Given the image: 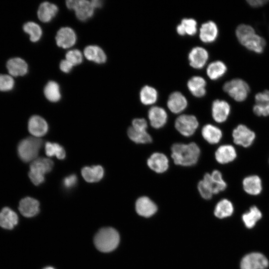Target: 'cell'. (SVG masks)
I'll list each match as a JSON object with an SVG mask.
<instances>
[{"label": "cell", "mask_w": 269, "mask_h": 269, "mask_svg": "<svg viewBox=\"0 0 269 269\" xmlns=\"http://www.w3.org/2000/svg\"><path fill=\"white\" fill-rule=\"evenodd\" d=\"M168 163L167 156L160 152L153 153L147 160V164L149 168L157 173L165 172L168 168Z\"/></svg>", "instance_id": "18"}, {"label": "cell", "mask_w": 269, "mask_h": 269, "mask_svg": "<svg viewBox=\"0 0 269 269\" xmlns=\"http://www.w3.org/2000/svg\"><path fill=\"white\" fill-rule=\"evenodd\" d=\"M214 186V194H219L225 191L228 185L223 178L222 172L217 169L214 170L210 174Z\"/></svg>", "instance_id": "40"}, {"label": "cell", "mask_w": 269, "mask_h": 269, "mask_svg": "<svg viewBox=\"0 0 269 269\" xmlns=\"http://www.w3.org/2000/svg\"><path fill=\"white\" fill-rule=\"evenodd\" d=\"M120 242L118 232L112 228L101 229L94 238L97 249L102 252H110L115 250Z\"/></svg>", "instance_id": "4"}, {"label": "cell", "mask_w": 269, "mask_h": 269, "mask_svg": "<svg viewBox=\"0 0 269 269\" xmlns=\"http://www.w3.org/2000/svg\"><path fill=\"white\" fill-rule=\"evenodd\" d=\"M218 32L217 24L213 21H208L200 28L199 38L204 43H212L217 39Z\"/></svg>", "instance_id": "24"}, {"label": "cell", "mask_w": 269, "mask_h": 269, "mask_svg": "<svg viewBox=\"0 0 269 269\" xmlns=\"http://www.w3.org/2000/svg\"><path fill=\"white\" fill-rule=\"evenodd\" d=\"M58 11V8L55 4L48 1H44L39 6L37 16L40 21L48 22L56 15Z\"/></svg>", "instance_id": "27"}, {"label": "cell", "mask_w": 269, "mask_h": 269, "mask_svg": "<svg viewBox=\"0 0 269 269\" xmlns=\"http://www.w3.org/2000/svg\"><path fill=\"white\" fill-rule=\"evenodd\" d=\"M223 90L238 103L245 101L250 92V87L248 83L238 78L225 82L223 86Z\"/></svg>", "instance_id": "6"}, {"label": "cell", "mask_w": 269, "mask_h": 269, "mask_svg": "<svg viewBox=\"0 0 269 269\" xmlns=\"http://www.w3.org/2000/svg\"><path fill=\"white\" fill-rule=\"evenodd\" d=\"M77 40L74 30L69 27H63L57 31L55 40L57 46L66 49L72 47Z\"/></svg>", "instance_id": "15"}, {"label": "cell", "mask_w": 269, "mask_h": 269, "mask_svg": "<svg viewBox=\"0 0 269 269\" xmlns=\"http://www.w3.org/2000/svg\"><path fill=\"white\" fill-rule=\"evenodd\" d=\"M187 104L185 97L178 91L172 93L167 102L168 108L174 114H179L183 111L187 107Z\"/></svg>", "instance_id": "23"}, {"label": "cell", "mask_w": 269, "mask_h": 269, "mask_svg": "<svg viewBox=\"0 0 269 269\" xmlns=\"http://www.w3.org/2000/svg\"><path fill=\"white\" fill-rule=\"evenodd\" d=\"M174 126L180 134L188 137L194 134L198 127L199 123L194 116L183 114L176 118Z\"/></svg>", "instance_id": "11"}, {"label": "cell", "mask_w": 269, "mask_h": 269, "mask_svg": "<svg viewBox=\"0 0 269 269\" xmlns=\"http://www.w3.org/2000/svg\"><path fill=\"white\" fill-rule=\"evenodd\" d=\"M44 94L46 99L50 102H56L61 97L60 87L54 81H49L44 88Z\"/></svg>", "instance_id": "37"}, {"label": "cell", "mask_w": 269, "mask_h": 269, "mask_svg": "<svg viewBox=\"0 0 269 269\" xmlns=\"http://www.w3.org/2000/svg\"><path fill=\"white\" fill-rule=\"evenodd\" d=\"M248 4L252 7L258 8L262 7L269 2L268 0H247Z\"/></svg>", "instance_id": "47"}, {"label": "cell", "mask_w": 269, "mask_h": 269, "mask_svg": "<svg viewBox=\"0 0 269 269\" xmlns=\"http://www.w3.org/2000/svg\"><path fill=\"white\" fill-rule=\"evenodd\" d=\"M171 156L174 163L183 166L195 165L200 155V149L195 142L174 143L171 146Z\"/></svg>", "instance_id": "2"}, {"label": "cell", "mask_w": 269, "mask_h": 269, "mask_svg": "<svg viewBox=\"0 0 269 269\" xmlns=\"http://www.w3.org/2000/svg\"><path fill=\"white\" fill-rule=\"evenodd\" d=\"M268 164L269 165V158H268Z\"/></svg>", "instance_id": "50"}, {"label": "cell", "mask_w": 269, "mask_h": 269, "mask_svg": "<svg viewBox=\"0 0 269 269\" xmlns=\"http://www.w3.org/2000/svg\"><path fill=\"white\" fill-rule=\"evenodd\" d=\"M209 58L207 51L202 47H193L188 55L189 64L195 69H201L206 64Z\"/></svg>", "instance_id": "16"}, {"label": "cell", "mask_w": 269, "mask_h": 269, "mask_svg": "<svg viewBox=\"0 0 269 269\" xmlns=\"http://www.w3.org/2000/svg\"><path fill=\"white\" fill-rule=\"evenodd\" d=\"M262 217L261 210L257 205H253L242 214L241 219L245 227L248 229H251L256 226Z\"/></svg>", "instance_id": "20"}, {"label": "cell", "mask_w": 269, "mask_h": 269, "mask_svg": "<svg viewBox=\"0 0 269 269\" xmlns=\"http://www.w3.org/2000/svg\"><path fill=\"white\" fill-rule=\"evenodd\" d=\"M231 112L230 104L225 100L216 99L212 104V116L215 122L223 124L229 119Z\"/></svg>", "instance_id": "14"}, {"label": "cell", "mask_w": 269, "mask_h": 269, "mask_svg": "<svg viewBox=\"0 0 269 269\" xmlns=\"http://www.w3.org/2000/svg\"><path fill=\"white\" fill-rule=\"evenodd\" d=\"M231 137L233 143L236 146L248 149L255 143L257 134L254 130L246 124L239 123L233 129Z\"/></svg>", "instance_id": "3"}, {"label": "cell", "mask_w": 269, "mask_h": 269, "mask_svg": "<svg viewBox=\"0 0 269 269\" xmlns=\"http://www.w3.org/2000/svg\"><path fill=\"white\" fill-rule=\"evenodd\" d=\"M197 187L200 194L204 199L209 200L212 198L214 193L208 173H206L203 180L199 182Z\"/></svg>", "instance_id": "39"}, {"label": "cell", "mask_w": 269, "mask_h": 269, "mask_svg": "<svg viewBox=\"0 0 269 269\" xmlns=\"http://www.w3.org/2000/svg\"><path fill=\"white\" fill-rule=\"evenodd\" d=\"M91 1V3L94 8H100L102 5V1L100 0H92Z\"/></svg>", "instance_id": "48"}, {"label": "cell", "mask_w": 269, "mask_h": 269, "mask_svg": "<svg viewBox=\"0 0 269 269\" xmlns=\"http://www.w3.org/2000/svg\"><path fill=\"white\" fill-rule=\"evenodd\" d=\"M6 66L9 74L12 77L23 76L28 72V65L20 57H13L6 62Z\"/></svg>", "instance_id": "21"}, {"label": "cell", "mask_w": 269, "mask_h": 269, "mask_svg": "<svg viewBox=\"0 0 269 269\" xmlns=\"http://www.w3.org/2000/svg\"><path fill=\"white\" fill-rule=\"evenodd\" d=\"M135 210L140 216L149 217L155 213L157 207L148 197L142 196L138 198L135 202Z\"/></svg>", "instance_id": "22"}, {"label": "cell", "mask_w": 269, "mask_h": 269, "mask_svg": "<svg viewBox=\"0 0 269 269\" xmlns=\"http://www.w3.org/2000/svg\"><path fill=\"white\" fill-rule=\"evenodd\" d=\"M73 66H74L66 59L61 60L59 65L60 70L66 73L70 72Z\"/></svg>", "instance_id": "46"}, {"label": "cell", "mask_w": 269, "mask_h": 269, "mask_svg": "<svg viewBox=\"0 0 269 269\" xmlns=\"http://www.w3.org/2000/svg\"><path fill=\"white\" fill-rule=\"evenodd\" d=\"M84 55L88 60L98 64L104 63L107 60L105 52L97 45H90L86 46L84 50Z\"/></svg>", "instance_id": "31"}, {"label": "cell", "mask_w": 269, "mask_h": 269, "mask_svg": "<svg viewBox=\"0 0 269 269\" xmlns=\"http://www.w3.org/2000/svg\"><path fill=\"white\" fill-rule=\"evenodd\" d=\"M77 178L76 175H70L63 180V185L66 188L73 187L77 183Z\"/></svg>", "instance_id": "45"}, {"label": "cell", "mask_w": 269, "mask_h": 269, "mask_svg": "<svg viewBox=\"0 0 269 269\" xmlns=\"http://www.w3.org/2000/svg\"><path fill=\"white\" fill-rule=\"evenodd\" d=\"M235 34L239 42L248 50L257 54L264 52L266 46V40L257 34L252 26L239 24L236 29Z\"/></svg>", "instance_id": "1"}, {"label": "cell", "mask_w": 269, "mask_h": 269, "mask_svg": "<svg viewBox=\"0 0 269 269\" xmlns=\"http://www.w3.org/2000/svg\"><path fill=\"white\" fill-rule=\"evenodd\" d=\"M53 162L46 158L40 157L31 162L28 176L35 185H39L44 181V175L52 170Z\"/></svg>", "instance_id": "7"}, {"label": "cell", "mask_w": 269, "mask_h": 269, "mask_svg": "<svg viewBox=\"0 0 269 269\" xmlns=\"http://www.w3.org/2000/svg\"><path fill=\"white\" fill-rule=\"evenodd\" d=\"M235 207L233 202L228 199L223 198L219 201L214 208V215L219 219L231 217L234 214Z\"/></svg>", "instance_id": "28"}, {"label": "cell", "mask_w": 269, "mask_h": 269, "mask_svg": "<svg viewBox=\"0 0 269 269\" xmlns=\"http://www.w3.org/2000/svg\"><path fill=\"white\" fill-rule=\"evenodd\" d=\"M148 118L151 126L158 129L162 128L166 124L167 115L163 108L153 106L148 110Z\"/></svg>", "instance_id": "19"}, {"label": "cell", "mask_w": 269, "mask_h": 269, "mask_svg": "<svg viewBox=\"0 0 269 269\" xmlns=\"http://www.w3.org/2000/svg\"><path fill=\"white\" fill-rule=\"evenodd\" d=\"M255 103L252 107L253 114L260 118L269 117V90H265L255 95Z\"/></svg>", "instance_id": "13"}, {"label": "cell", "mask_w": 269, "mask_h": 269, "mask_svg": "<svg viewBox=\"0 0 269 269\" xmlns=\"http://www.w3.org/2000/svg\"><path fill=\"white\" fill-rule=\"evenodd\" d=\"M65 58L73 66L81 64L83 61V55L81 52L78 49H72L68 51L66 54Z\"/></svg>", "instance_id": "43"}, {"label": "cell", "mask_w": 269, "mask_h": 269, "mask_svg": "<svg viewBox=\"0 0 269 269\" xmlns=\"http://www.w3.org/2000/svg\"><path fill=\"white\" fill-rule=\"evenodd\" d=\"M14 85L13 77L7 74H0V91L9 92L13 89Z\"/></svg>", "instance_id": "42"}, {"label": "cell", "mask_w": 269, "mask_h": 269, "mask_svg": "<svg viewBox=\"0 0 269 269\" xmlns=\"http://www.w3.org/2000/svg\"><path fill=\"white\" fill-rule=\"evenodd\" d=\"M197 22L191 18H185L181 20V23L176 27L178 34L183 36L185 34L193 36L197 31Z\"/></svg>", "instance_id": "34"}, {"label": "cell", "mask_w": 269, "mask_h": 269, "mask_svg": "<svg viewBox=\"0 0 269 269\" xmlns=\"http://www.w3.org/2000/svg\"><path fill=\"white\" fill-rule=\"evenodd\" d=\"M43 269H54V268H52V267H47V268H45Z\"/></svg>", "instance_id": "49"}, {"label": "cell", "mask_w": 269, "mask_h": 269, "mask_svg": "<svg viewBox=\"0 0 269 269\" xmlns=\"http://www.w3.org/2000/svg\"><path fill=\"white\" fill-rule=\"evenodd\" d=\"M16 213L7 207L2 209L0 212V226L7 230L12 229L18 223Z\"/></svg>", "instance_id": "29"}, {"label": "cell", "mask_w": 269, "mask_h": 269, "mask_svg": "<svg viewBox=\"0 0 269 269\" xmlns=\"http://www.w3.org/2000/svg\"><path fill=\"white\" fill-rule=\"evenodd\" d=\"M43 141L40 138L30 136L22 139L17 148L20 159L24 162H32L37 157Z\"/></svg>", "instance_id": "5"}, {"label": "cell", "mask_w": 269, "mask_h": 269, "mask_svg": "<svg viewBox=\"0 0 269 269\" xmlns=\"http://www.w3.org/2000/svg\"><path fill=\"white\" fill-rule=\"evenodd\" d=\"M227 71L226 65L220 60H216L210 63L206 69L208 77L212 80L219 79L225 74Z\"/></svg>", "instance_id": "33"}, {"label": "cell", "mask_w": 269, "mask_h": 269, "mask_svg": "<svg viewBox=\"0 0 269 269\" xmlns=\"http://www.w3.org/2000/svg\"><path fill=\"white\" fill-rule=\"evenodd\" d=\"M157 97L158 93L154 88L145 85L141 89L139 98L143 105H149L155 103L157 100Z\"/></svg>", "instance_id": "35"}, {"label": "cell", "mask_w": 269, "mask_h": 269, "mask_svg": "<svg viewBox=\"0 0 269 269\" xmlns=\"http://www.w3.org/2000/svg\"><path fill=\"white\" fill-rule=\"evenodd\" d=\"M67 7L74 10L77 18L85 21L91 17L94 11L91 1L87 0H68L66 1Z\"/></svg>", "instance_id": "10"}, {"label": "cell", "mask_w": 269, "mask_h": 269, "mask_svg": "<svg viewBox=\"0 0 269 269\" xmlns=\"http://www.w3.org/2000/svg\"><path fill=\"white\" fill-rule=\"evenodd\" d=\"M201 133L204 139L211 144L219 143L223 135L221 129L212 124L204 126L202 129Z\"/></svg>", "instance_id": "26"}, {"label": "cell", "mask_w": 269, "mask_h": 269, "mask_svg": "<svg viewBox=\"0 0 269 269\" xmlns=\"http://www.w3.org/2000/svg\"><path fill=\"white\" fill-rule=\"evenodd\" d=\"M132 127L137 130L146 131L147 123L144 119L137 118L133 120Z\"/></svg>", "instance_id": "44"}, {"label": "cell", "mask_w": 269, "mask_h": 269, "mask_svg": "<svg viewBox=\"0 0 269 269\" xmlns=\"http://www.w3.org/2000/svg\"><path fill=\"white\" fill-rule=\"evenodd\" d=\"M127 133L129 138L136 143H148L152 140L151 136L146 131L137 130L130 127Z\"/></svg>", "instance_id": "36"}, {"label": "cell", "mask_w": 269, "mask_h": 269, "mask_svg": "<svg viewBox=\"0 0 269 269\" xmlns=\"http://www.w3.org/2000/svg\"><path fill=\"white\" fill-rule=\"evenodd\" d=\"M241 187L244 192L249 196H260L264 190L263 179L257 173L249 174L242 179Z\"/></svg>", "instance_id": "9"}, {"label": "cell", "mask_w": 269, "mask_h": 269, "mask_svg": "<svg viewBox=\"0 0 269 269\" xmlns=\"http://www.w3.org/2000/svg\"><path fill=\"white\" fill-rule=\"evenodd\" d=\"M187 85L193 96L200 98L206 94V82L203 77L199 76H193L188 81Z\"/></svg>", "instance_id": "30"}, {"label": "cell", "mask_w": 269, "mask_h": 269, "mask_svg": "<svg viewBox=\"0 0 269 269\" xmlns=\"http://www.w3.org/2000/svg\"><path fill=\"white\" fill-rule=\"evenodd\" d=\"M23 30L25 33L29 34L30 40L33 42L39 41L42 34L41 27L33 21H28L24 23L23 25Z\"/></svg>", "instance_id": "38"}, {"label": "cell", "mask_w": 269, "mask_h": 269, "mask_svg": "<svg viewBox=\"0 0 269 269\" xmlns=\"http://www.w3.org/2000/svg\"><path fill=\"white\" fill-rule=\"evenodd\" d=\"M48 128L46 121L40 116L34 115L29 118L28 130L34 137L39 138L44 136L47 133Z\"/></svg>", "instance_id": "17"}, {"label": "cell", "mask_w": 269, "mask_h": 269, "mask_svg": "<svg viewBox=\"0 0 269 269\" xmlns=\"http://www.w3.org/2000/svg\"><path fill=\"white\" fill-rule=\"evenodd\" d=\"M104 169L100 165L86 166L82 168L81 174L88 182H96L102 179L104 176Z\"/></svg>", "instance_id": "32"}, {"label": "cell", "mask_w": 269, "mask_h": 269, "mask_svg": "<svg viewBox=\"0 0 269 269\" xmlns=\"http://www.w3.org/2000/svg\"><path fill=\"white\" fill-rule=\"evenodd\" d=\"M269 260L260 252H251L245 255L241 259L240 269H268Z\"/></svg>", "instance_id": "8"}, {"label": "cell", "mask_w": 269, "mask_h": 269, "mask_svg": "<svg viewBox=\"0 0 269 269\" xmlns=\"http://www.w3.org/2000/svg\"><path fill=\"white\" fill-rule=\"evenodd\" d=\"M46 154L49 157L56 156L59 159L65 157V151L63 147L57 143L47 142L45 144Z\"/></svg>", "instance_id": "41"}, {"label": "cell", "mask_w": 269, "mask_h": 269, "mask_svg": "<svg viewBox=\"0 0 269 269\" xmlns=\"http://www.w3.org/2000/svg\"><path fill=\"white\" fill-rule=\"evenodd\" d=\"M18 209L22 215L29 218L36 215L39 211V203L33 198L26 197L19 203Z\"/></svg>", "instance_id": "25"}, {"label": "cell", "mask_w": 269, "mask_h": 269, "mask_svg": "<svg viewBox=\"0 0 269 269\" xmlns=\"http://www.w3.org/2000/svg\"><path fill=\"white\" fill-rule=\"evenodd\" d=\"M238 151L234 144L225 143L218 146L215 152L216 161L222 165L233 163L238 159Z\"/></svg>", "instance_id": "12"}]
</instances>
